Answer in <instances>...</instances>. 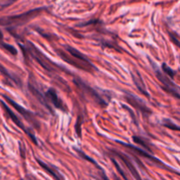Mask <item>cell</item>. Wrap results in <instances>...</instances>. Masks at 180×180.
<instances>
[{
    "label": "cell",
    "instance_id": "cell-1",
    "mask_svg": "<svg viewBox=\"0 0 180 180\" xmlns=\"http://www.w3.org/2000/svg\"><path fill=\"white\" fill-rule=\"evenodd\" d=\"M46 10V8H37L27 12H24L19 15H14L11 17L0 18V25L1 26H22L24 24L27 23L32 18L36 17L42 11Z\"/></svg>",
    "mask_w": 180,
    "mask_h": 180
},
{
    "label": "cell",
    "instance_id": "cell-2",
    "mask_svg": "<svg viewBox=\"0 0 180 180\" xmlns=\"http://www.w3.org/2000/svg\"><path fill=\"white\" fill-rule=\"evenodd\" d=\"M74 84L76 85V87L78 88L82 93L84 96H87L90 98V99L93 100L95 103H97L98 105H99L102 107H105L108 105V103L105 101L104 98H102V95L99 93L96 90H94L93 88L91 86H89L88 84H86L84 81H82L81 79L79 78H75L74 79Z\"/></svg>",
    "mask_w": 180,
    "mask_h": 180
},
{
    "label": "cell",
    "instance_id": "cell-3",
    "mask_svg": "<svg viewBox=\"0 0 180 180\" xmlns=\"http://www.w3.org/2000/svg\"><path fill=\"white\" fill-rule=\"evenodd\" d=\"M25 47H26V51L38 63H40V65L43 69H45L48 72H54L55 70V68H53V64L50 62V60L47 58L41 50H39L33 43L28 41L27 45Z\"/></svg>",
    "mask_w": 180,
    "mask_h": 180
},
{
    "label": "cell",
    "instance_id": "cell-4",
    "mask_svg": "<svg viewBox=\"0 0 180 180\" xmlns=\"http://www.w3.org/2000/svg\"><path fill=\"white\" fill-rule=\"evenodd\" d=\"M151 63L153 64V66L155 67V72L157 74V77L158 78V80L160 81V83L162 84L163 90L168 93H170V95H172L175 98L179 99L180 96L178 86L175 84L174 82L171 81V79L168 76L165 75L162 71H160V70H158L156 64L153 63Z\"/></svg>",
    "mask_w": 180,
    "mask_h": 180
},
{
    "label": "cell",
    "instance_id": "cell-5",
    "mask_svg": "<svg viewBox=\"0 0 180 180\" xmlns=\"http://www.w3.org/2000/svg\"><path fill=\"white\" fill-rule=\"evenodd\" d=\"M3 97H4V99H6V101H7L10 105H12V106H13V108H15V109H16V110H17L18 112L27 120V121H29L31 124H33L36 128H40V123L37 121L36 117H35V115L32 112H30L29 110H27V109H26V108L22 107L21 105H18V103H16L13 99H10L8 96L3 95Z\"/></svg>",
    "mask_w": 180,
    "mask_h": 180
},
{
    "label": "cell",
    "instance_id": "cell-6",
    "mask_svg": "<svg viewBox=\"0 0 180 180\" xmlns=\"http://www.w3.org/2000/svg\"><path fill=\"white\" fill-rule=\"evenodd\" d=\"M56 52L58 53L59 56L63 59V61H65L68 63H70L72 66H75L76 68H77V69H80V70H84V71H90V72L94 70H97L96 67L93 64L84 63H83V62L79 61V60L72 57L70 54L68 55V54L64 53L63 51H61V50H56Z\"/></svg>",
    "mask_w": 180,
    "mask_h": 180
},
{
    "label": "cell",
    "instance_id": "cell-7",
    "mask_svg": "<svg viewBox=\"0 0 180 180\" xmlns=\"http://www.w3.org/2000/svg\"><path fill=\"white\" fill-rule=\"evenodd\" d=\"M0 102H1V105H2V106H3V108L5 109V111H6V112L7 113V115L10 117V119H11L12 121L15 123V125H17L18 127L19 128H21V129L23 130L24 132H25L26 134H27V135H28V136H29L30 139H31L32 141H34V143L37 145V141H36V138H35V134H32V133H30L29 130H28L27 128L26 127H25V126H24L23 122L20 121V119H19V118H18V117L17 115H16V114H15V113H14V112H12V111L11 110V109H10V108H9V106L6 105V103L4 102V101H2V100H1Z\"/></svg>",
    "mask_w": 180,
    "mask_h": 180
},
{
    "label": "cell",
    "instance_id": "cell-8",
    "mask_svg": "<svg viewBox=\"0 0 180 180\" xmlns=\"http://www.w3.org/2000/svg\"><path fill=\"white\" fill-rule=\"evenodd\" d=\"M120 144H121V145L125 146V147H127L128 149H132V150L135 151V153H137L138 155L140 156H141V157H146V158H148L149 160H150L152 161L153 163H157L158 165H160L161 167L164 170H168L170 171H171V172H174V170H171L170 168H169L168 166L166 165V164H164V163L162 162V161H160L159 159H157V157H155L154 156H152V155H149L148 152H146L145 150H142V149H141L140 148H137V147H135L134 145H131V144H128V143H124V142H122V141H118Z\"/></svg>",
    "mask_w": 180,
    "mask_h": 180
},
{
    "label": "cell",
    "instance_id": "cell-9",
    "mask_svg": "<svg viewBox=\"0 0 180 180\" xmlns=\"http://www.w3.org/2000/svg\"><path fill=\"white\" fill-rule=\"evenodd\" d=\"M126 93V96H125V99L128 101L130 105H132L133 107L136 108L137 110H139L141 112H142V114L144 115H148V114H151V110L144 104V102L140 99L139 98L135 97L134 94H131V93L125 92Z\"/></svg>",
    "mask_w": 180,
    "mask_h": 180
},
{
    "label": "cell",
    "instance_id": "cell-10",
    "mask_svg": "<svg viewBox=\"0 0 180 180\" xmlns=\"http://www.w3.org/2000/svg\"><path fill=\"white\" fill-rule=\"evenodd\" d=\"M44 95L47 102H50L55 108L63 112H67V107L65 106L62 99L59 98L56 91L54 88H49L46 92L44 93Z\"/></svg>",
    "mask_w": 180,
    "mask_h": 180
},
{
    "label": "cell",
    "instance_id": "cell-11",
    "mask_svg": "<svg viewBox=\"0 0 180 180\" xmlns=\"http://www.w3.org/2000/svg\"><path fill=\"white\" fill-rule=\"evenodd\" d=\"M112 153L113 155H115V156L121 161L122 163L125 164V166H126L128 170L131 172V174L133 175V177H134V178H136V179H140V178H141L138 171L136 170V169H135V167L134 166V164H133L132 162L130 161V159L128 158V157H127L125 154L121 153L120 151L114 150V149H112Z\"/></svg>",
    "mask_w": 180,
    "mask_h": 180
},
{
    "label": "cell",
    "instance_id": "cell-12",
    "mask_svg": "<svg viewBox=\"0 0 180 180\" xmlns=\"http://www.w3.org/2000/svg\"><path fill=\"white\" fill-rule=\"evenodd\" d=\"M28 88H29V91L32 92V94L37 99V100L41 103V105H44L46 108H47V110L52 112V108H51V106L49 105L48 102H47V99L45 98V95L41 92V91L37 88V86H36L35 84L31 81V80H30L29 83H28Z\"/></svg>",
    "mask_w": 180,
    "mask_h": 180
},
{
    "label": "cell",
    "instance_id": "cell-13",
    "mask_svg": "<svg viewBox=\"0 0 180 180\" xmlns=\"http://www.w3.org/2000/svg\"><path fill=\"white\" fill-rule=\"evenodd\" d=\"M132 75V78L134 84H135V86L137 87V89L140 91V92L142 93L143 95H145L147 98H149V94L148 92L147 89H146V85L143 82V79L141 77V76L140 75V73L138 71H136L135 73H131Z\"/></svg>",
    "mask_w": 180,
    "mask_h": 180
},
{
    "label": "cell",
    "instance_id": "cell-14",
    "mask_svg": "<svg viewBox=\"0 0 180 180\" xmlns=\"http://www.w3.org/2000/svg\"><path fill=\"white\" fill-rule=\"evenodd\" d=\"M65 49H66V51L69 53L72 57L77 59V60L81 61V62L84 63L92 64L91 63V61L84 54H82L80 51H78L77 49H76L75 47H73L71 46H65Z\"/></svg>",
    "mask_w": 180,
    "mask_h": 180
},
{
    "label": "cell",
    "instance_id": "cell-15",
    "mask_svg": "<svg viewBox=\"0 0 180 180\" xmlns=\"http://www.w3.org/2000/svg\"><path fill=\"white\" fill-rule=\"evenodd\" d=\"M36 161H37V163H39V165L41 166V168L43 169L45 171H47L54 178H55V179H63V177L62 175L59 174V172L55 169L50 167L47 163L42 162L41 159H39V158H36Z\"/></svg>",
    "mask_w": 180,
    "mask_h": 180
},
{
    "label": "cell",
    "instance_id": "cell-16",
    "mask_svg": "<svg viewBox=\"0 0 180 180\" xmlns=\"http://www.w3.org/2000/svg\"><path fill=\"white\" fill-rule=\"evenodd\" d=\"M0 72L3 74L4 76H6V78L7 79V80L13 82V83H15V84H17L18 86L22 87V83H21V80H20L18 77H17L15 75H12L10 71H8V70H6V68H5L3 65H1V64H0Z\"/></svg>",
    "mask_w": 180,
    "mask_h": 180
},
{
    "label": "cell",
    "instance_id": "cell-17",
    "mask_svg": "<svg viewBox=\"0 0 180 180\" xmlns=\"http://www.w3.org/2000/svg\"><path fill=\"white\" fill-rule=\"evenodd\" d=\"M162 70H163V73L165 75H167L170 78V79H173L175 77V76L177 74V72L174 70H172L171 68H170L168 65L166 63L162 64Z\"/></svg>",
    "mask_w": 180,
    "mask_h": 180
},
{
    "label": "cell",
    "instance_id": "cell-18",
    "mask_svg": "<svg viewBox=\"0 0 180 180\" xmlns=\"http://www.w3.org/2000/svg\"><path fill=\"white\" fill-rule=\"evenodd\" d=\"M0 46L2 47L3 48H5L7 52L12 54V55H17L18 50L15 48V47H13L12 45H10V44H7L6 42H3V41H0Z\"/></svg>",
    "mask_w": 180,
    "mask_h": 180
},
{
    "label": "cell",
    "instance_id": "cell-19",
    "mask_svg": "<svg viewBox=\"0 0 180 180\" xmlns=\"http://www.w3.org/2000/svg\"><path fill=\"white\" fill-rule=\"evenodd\" d=\"M75 150L77 151L78 155H79V156H80L81 157H83L84 159H85L86 161H88V162H90L91 163H92V164H94V165H95V166H96L97 168L99 169V170H103V169H102L101 167H100V166H99V164H98V163H97L96 161H94L92 158H91L90 157H88V156H86V155H85V154H84V153L83 151L79 150V149H76Z\"/></svg>",
    "mask_w": 180,
    "mask_h": 180
},
{
    "label": "cell",
    "instance_id": "cell-20",
    "mask_svg": "<svg viewBox=\"0 0 180 180\" xmlns=\"http://www.w3.org/2000/svg\"><path fill=\"white\" fill-rule=\"evenodd\" d=\"M133 141H134L136 144L142 146L143 148H145V149H147L148 151H149V152H152L151 149L149 147V144L147 143V141H144L142 138H141L139 136H135V135H134V136H133Z\"/></svg>",
    "mask_w": 180,
    "mask_h": 180
},
{
    "label": "cell",
    "instance_id": "cell-21",
    "mask_svg": "<svg viewBox=\"0 0 180 180\" xmlns=\"http://www.w3.org/2000/svg\"><path fill=\"white\" fill-rule=\"evenodd\" d=\"M162 125L165 128H169V129H171V130H176V131H179V128L175 124L174 122L171 121L169 119H164L162 122Z\"/></svg>",
    "mask_w": 180,
    "mask_h": 180
},
{
    "label": "cell",
    "instance_id": "cell-22",
    "mask_svg": "<svg viewBox=\"0 0 180 180\" xmlns=\"http://www.w3.org/2000/svg\"><path fill=\"white\" fill-rule=\"evenodd\" d=\"M112 162L113 163V164H114V166H115V168H116L117 170L119 171V173L121 175L122 178H124L125 179H128V177L126 176V174H125V172H124V171L122 170V169L121 168V167H120V164L117 163L116 160H115L114 158H112Z\"/></svg>",
    "mask_w": 180,
    "mask_h": 180
},
{
    "label": "cell",
    "instance_id": "cell-23",
    "mask_svg": "<svg viewBox=\"0 0 180 180\" xmlns=\"http://www.w3.org/2000/svg\"><path fill=\"white\" fill-rule=\"evenodd\" d=\"M82 117L79 116L77 118V121H76V134L79 137L82 136V133H81V125H82Z\"/></svg>",
    "mask_w": 180,
    "mask_h": 180
},
{
    "label": "cell",
    "instance_id": "cell-24",
    "mask_svg": "<svg viewBox=\"0 0 180 180\" xmlns=\"http://www.w3.org/2000/svg\"><path fill=\"white\" fill-rule=\"evenodd\" d=\"M17 0H3L1 3H0V10L6 8L7 6H11L12 4H13L14 2H16Z\"/></svg>",
    "mask_w": 180,
    "mask_h": 180
},
{
    "label": "cell",
    "instance_id": "cell-25",
    "mask_svg": "<svg viewBox=\"0 0 180 180\" xmlns=\"http://www.w3.org/2000/svg\"><path fill=\"white\" fill-rule=\"evenodd\" d=\"M170 37L171 41H173L175 44H176V46L179 47V40H178V36L176 37L174 33H173V35H172V33H170Z\"/></svg>",
    "mask_w": 180,
    "mask_h": 180
},
{
    "label": "cell",
    "instance_id": "cell-26",
    "mask_svg": "<svg viewBox=\"0 0 180 180\" xmlns=\"http://www.w3.org/2000/svg\"><path fill=\"white\" fill-rule=\"evenodd\" d=\"M3 39H4V35H3L2 31L0 30V41H3Z\"/></svg>",
    "mask_w": 180,
    "mask_h": 180
}]
</instances>
